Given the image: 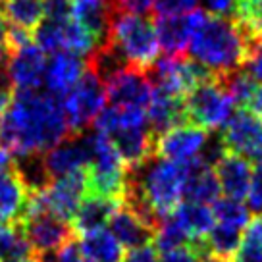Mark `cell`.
Instances as JSON below:
<instances>
[{
    "label": "cell",
    "instance_id": "obj_11",
    "mask_svg": "<svg viewBox=\"0 0 262 262\" xmlns=\"http://www.w3.org/2000/svg\"><path fill=\"white\" fill-rule=\"evenodd\" d=\"M208 137H210V131L191 123H180L156 137L155 155L168 160H176V162L191 160L203 152V148L208 143Z\"/></svg>",
    "mask_w": 262,
    "mask_h": 262
},
{
    "label": "cell",
    "instance_id": "obj_34",
    "mask_svg": "<svg viewBox=\"0 0 262 262\" xmlns=\"http://www.w3.org/2000/svg\"><path fill=\"white\" fill-rule=\"evenodd\" d=\"M158 260H160V254H158V249L155 247V243H147V245L129 249V253L123 256L122 262H158Z\"/></svg>",
    "mask_w": 262,
    "mask_h": 262
},
{
    "label": "cell",
    "instance_id": "obj_20",
    "mask_svg": "<svg viewBox=\"0 0 262 262\" xmlns=\"http://www.w3.org/2000/svg\"><path fill=\"white\" fill-rule=\"evenodd\" d=\"M118 205H120V201H112V199H104V196L97 195H85V199L81 201V205L77 206L74 218L70 222L75 235L104 228Z\"/></svg>",
    "mask_w": 262,
    "mask_h": 262
},
{
    "label": "cell",
    "instance_id": "obj_22",
    "mask_svg": "<svg viewBox=\"0 0 262 262\" xmlns=\"http://www.w3.org/2000/svg\"><path fill=\"white\" fill-rule=\"evenodd\" d=\"M173 218L180 222L181 228L187 231L191 243H199L206 237V233L212 229L214 226V214L212 208L203 203H191L185 201L178 205L173 210Z\"/></svg>",
    "mask_w": 262,
    "mask_h": 262
},
{
    "label": "cell",
    "instance_id": "obj_19",
    "mask_svg": "<svg viewBox=\"0 0 262 262\" xmlns=\"http://www.w3.org/2000/svg\"><path fill=\"white\" fill-rule=\"evenodd\" d=\"M220 181L216 178L214 168L205 162L201 156L189 160L187 178L183 183V199L191 203L210 205L216 199H220Z\"/></svg>",
    "mask_w": 262,
    "mask_h": 262
},
{
    "label": "cell",
    "instance_id": "obj_27",
    "mask_svg": "<svg viewBox=\"0 0 262 262\" xmlns=\"http://www.w3.org/2000/svg\"><path fill=\"white\" fill-rule=\"evenodd\" d=\"M212 214L214 220H218V224H226V226H233V228H245L251 222V210L249 206H245L241 201L235 199H216L212 203Z\"/></svg>",
    "mask_w": 262,
    "mask_h": 262
},
{
    "label": "cell",
    "instance_id": "obj_1",
    "mask_svg": "<svg viewBox=\"0 0 262 262\" xmlns=\"http://www.w3.org/2000/svg\"><path fill=\"white\" fill-rule=\"evenodd\" d=\"M72 135L62 100L41 89L14 91L0 112V147L14 158L42 155Z\"/></svg>",
    "mask_w": 262,
    "mask_h": 262
},
{
    "label": "cell",
    "instance_id": "obj_5",
    "mask_svg": "<svg viewBox=\"0 0 262 262\" xmlns=\"http://www.w3.org/2000/svg\"><path fill=\"white\" fill-rule=\"evenodd\" d=\"M185 123L199 125L206 131H216L224 127L229 116L235 110L233 98L222 83L220 75H212L201 81L189 91L185 98Z\"/></svg>",
    "mask_w": 262,
    "mask_h": 262
},
{
    "label": "cell",
    "instance_id": "obj_37",
    "mask_svg": "<svg viewBox=\"0 0 262 262\" xmlns=\"http://www.w3.org/2000/svg\"><path fill=\"white\" fill-rule=\"evenodd\" d=\"M206 10L214 16H233V10L237 6V0H205Z\"/></svg>",
    "mask_w": 262,
    "mask_h": 262
},
{
    "label": "cell",
    "instance_id": "obj_7",
    "mask_svg": "<svg viewBox=\"0 0 262 262\" xmlns=\"http://www.w3.org/2000/svg\"><path fill=\"white\" fill-rule=\"evenodd\" d=\"M17 226L37 256L54 254L62 245L75 239V231L70 222L60 220L45 210H27Z\"/></svg>",
    "mask_w": 262,
    "mask_h": 262
},
{
    "label": "cell",
    "instance_id": "obj_31",
    "mask_svg": "<svg viewBox=\"0 0 262 262\" xmlns=\"http://www.w3.org/2000/svg\"><path fill=\"white\" fill-rule=\"evenodd\" d=\"M249 210H253L256 216H262V162H256L251 176V185L247 191Z\"/></svg>",
    "mask_w": 262,
    "mask_h": 262
},
{
    "label": "cell",
    "instance_id": "obj_30",
    "mask_svg": "<svg viewBox=\"0 0 262 262\" xmlns=\"http://www.w3.org/2000/svg\"><path fill=\"white\" fill-rule=\"evenodd\" d=\"M196 4L199 0H155L150 10L155 12L156 17L180 16V14H187L191 10H195Z\"/></svg>",
    "mask_w": 262,
    "mask_h": 262
},
{
    "label": "cell",
    "instance_id": "obj_29",
    "mask_svg": "<svg viewBox=\"0 0 262 262\" xmlns=\"http://www.w3.org/2000/svg\"><path fill=\"white\" fill-rule=\"evenodd\" d=\"M205 254V245H203V241H199V243H191V245L162 253V258L158 262H203Z\"/></svg>",
    "mask_w": 262,
    "mask_h": 262
},
{
    "label": "cell",
    "instance_id": "obj_18",
    "mask_svg": "<svg viewBox=\"0 0 262 262\" xmlns=\"http://www.w3.org/2000/svg\"><path fill=\"white\" fill-rule=\"evenodd\" d=\"M183 98L185 97L172 95V93L160 89V87H152L150 100L147 104V120L156 137L164 131H168L170 127L185 123Z\"/></svg>",
    "mask_w": 262,
    "mask_h": 262
},
{
    "label": "cell",
    "instance_id": "obj_17",
    "mask_svg": "<svg viewBox=\"0 0 262 262\" xmlns=\"http://www.w3.org/2000/svg\"><path fill=\"white\" fill-rule=\"evenodd\" d=\"M216 178L220 181L222 193L229 199L243 201L247 196L249 185H251V176H253V166L243 156L226 150L224 155L216 160L212 166Z\"/></svg>",
    "mask_w": 262,
    "mask_h": 262
},
{
    "label": "cell",
    "instance_id": "obj_28",
    "mask_svg": "<svg viewBox=\"0 0 262 262\" xmlns=\"http://www.w3.org/2000/svg\"><path fill=\"white\" fill-rule=\"evenodd\" d=\"M27 254L35 253L21 235L19 226L0 224V256L2 258H12V256H27Z\"/></svg>",
    "mask_w": 262,
    "mask_h": 262
},
{
    "label": "cell",
    "instance_id": "obj_25",
    "mask_svg": "<svg viewBox=\"0 0 262 262\" xmlns=\"http://www.w3.org/2000/svg\"><path fill=\"white\" fill-rule=\"evenodd\" d=\"M233 262H262V216H254L245 226Z\"/></svg>",
    "mask_w": 262,
    "mask_h": 262
},
{
    "label": "cell",
    "instance_id": "obj_6",
    "mask_svg": "<svg viewBox=\"0 0 262 262\" xmlns=\"http://www.w3.org/2000/svg\"><path fill=\"white\" fill-rule=\"evenodd\" d=\"M106 104V87L102 77L85 62V72L72 91L62 98L66 120L72 133L87 131L98 112Z\"/></svg>",
    "mask_w": 262,
    "mask_h": 262
},
{
    "label": "cell",
    "instance_id": "obj_32",
    "mask_svg": "<svg viewBox=\"0 0 262 262\" xmlns=\"http://www.w3.org/2000/svg\"><path fill=\"white\" fill-rule=\"evenodd\" d=\"M243 70L253 77L256 83H262V39L256 45H253L247 52Z\"/></svg>",
    "mask_w": 262,
    "mask_h": 262
},
{
    "label": "cell",
    "instance_id": "obj_38",
    "mask_svg": "<svg viewBox=\"0 0 262 262\" xmlns=\"http://www.w3.org/2000/svg\"><path fill=\"white\" fill-rule=\"evenodd\" d=\"M243 108H249L253 114L262 118V83H256V87L253 89L251 97L247 100V104Z\"/></svg>",
    "mask_w": 262,
    "mask_h": 262
},
{
    "label": "cell",
    "instance_id": "obj_21",
    "mask_svg": "<svg viewBox=\"0 0 262 262\" xmlns=\"http://www.w3.org/2000/svg\"><path fill=\"white\" fill-rule=\"evenodd\" d=\"M79 251L85 262H122L123 247L110 233V229L98 228L81 233Z\"/></svg>",
    "mask_w": 262,
    "mask_h": 262
},
{
    "label": "cell",
    "instance_id": "obj_2",
    "mask_svg": "<svg viewBox=\"0 0 262 262\" xmlns=\"http://www.w3.org/2000/svg\"><path fill=\"white\" fill-rule=\"evenodd\" d=\"M189 56L216 75L241 70L247 58V45L231 17L205 12L195 25L187 45Z\"/></svg>",
    "mask_w": 262,
    "mask_h": 262
},
{
    "label": "cell",
    "instance_id": "obj_8",
    "mask_svg": "<svg viewBox=\"0 0 262 262\" xmlns=\"http://www.w3.org/2000/svg\"><path fill=\"white\" fill-rule=\"evenodd\" d=\"M220 139L226 150L247 158L249 162H262V118L249 108H237L224 123Z\"/></svg>",
    "mask_w": 262,
    "mask_h": 262
},
{
    "label": "cell",
    "instance_id": "obj_42",
    "mask_svg": "<svg viewBox=\"0 0 262 262\" xmlns=\"http://www.w3.org/2000/svg\"><path fill=\"white\" fill-rule=\"evenodd\" d=\"M6 31H8V24H6V19L0 14V45L6 42Z\"/></svg>",
    "mask_w": 262,
    "mask_h": 262
},
{
    "label": "cell",
    "instance_id": "obj_23",
    "mask_svg": "<svg viewBox=\"0 0 262 262\" xmlns=\"http://www.w3.org/2000/svg\"><path fill=\"white\" fill-rule=\"evenodd\" d=\"M0 14L8 25L33 33L45 16L42 0H0Z\"/></svg>",
    "mask_w": 262,
    "mask_h": 262
},
{
    "label": "cell",
    "instance_id": "obj_40",
    "mask_svg": "<svg viewBox=\"0 0 262 262\" xmlns=\"http://www.w3.org/2000/svg\"><path fill=\"white\" fill-rule=\"evenodd\" d=\"M4 262H39L37 254H27V256H12V258H4Z\"/></svg>",
    "mask_w": 262,
    "mask_h": 262
},
{
    "label": "cell",
    "instance_id": "obj_13",
    "mask_svg": "<svg viewBox=\"0 0 262 262\" xmlns=\"http://www.w3.org/2000/svg\"><path fill=\"white\" fill-rule=\"evenodd\" d=\"M205 16V10H191L180 16H162L156 17L155 33L158 39V47L164 50L166 56L185 54L195 25Z\"/></svg>",
    "mask_w": 262,
    "mask_h": 262
},
{
    "label": "cell",
    "instance_id": "obj_36",
    "mask_svg": "<svg viewBox=\"0 0 262 262\" xmlns=\"http://www.w3.org/2000/svg\"><path fill=\"white\" fill-rule=\"evenodd\" d=\"M155 0H112L116 12H127V14H145L150 10Z\"/></svg>",
    "mask_w": 262,
    "mask_h": 262
},
{
    "label": "cell",
    "instance_id": "obj_26",
    "mask_svg": "<svg viewBox=\"0 0 262 262\" xmlns=\"http://www.w3.org/2000/svg\"><path fill=\"white\" fill-rule=\"evenodd\" d=\"M152 243L158 249V253H168V251H173V249L191 245V239H189L187 231L181 228L180 222L173 218V214H170L158 224Z\"/></svg>",
    "mask_w": 262,
    "mask_h": 262
},
{
    "label": "cell",
    "instance_id": "obj_3",
    "mask_svg": "<svg viewBox=\"0 0 262 262\" xmlns=\"http://www.w3.org/2000/svg\"><path fill=\"white\" fill-rule=\"evenodd\" d=\"M93 127L110 139L127 168H135L155 155L156 135L143 108L104 106L95 118Z\"/></svg>",
    "mask_w": 262,
    "mask_h": 262
},
{
    "label": "cell",
    "instance_id": "obj_41",
    "mask_svg": "<svg viewBox=\"0 0 262 262\" xmlns=\"http://www.w3.org/2000/svg\"><path fill=\"white\" fill-rule=\"evenodd\" d=\"M8 49L4 47V45H0V72H4L6 70V62H8Z\"/></svg>",
    "mask_w": 262,
    "mask_h": 262
},
{
    "label": "cell",
    "instance_id": "obj_4",
    "mask_svg": "<svg viewBox=\"0 0 262 262\" xmlns=\"http://www.w3.org/2000/svg\"><path fill=\"white\" fill-rule=\"evenodd\" d=\"M106 41L127 66L148 70L160 56L155 24L143 14L114 12Z\"/></svg>",
    "mask_w": 262,
    "mask_h": 262
},
{
    "label": "cell",
    "instance_id": "obj_35",
    "mask_svg": "<svg viewBox=\"0 0 262 262\" xmlns=\"http://www.w3.org/2000/svg\"><path fill=\"white\" fill-rule=\"evenodd\" d=\"M52 262H85V260H83L77 241L72 239V241H68L66 245H62L56 253L52 254Z\"/></svg>",
    "mask_w": 262,
    "mask_h": 262
},
{
    "label": "cell",
    "instance_id": "obj_43",
    "mask_svg": "<svg viewBox=\"0 0 262 262\" xmlns=\"http://www.w3.org/2000/svg\"><path fill=\"white\" fill-rule=\"evenodd\" d=\"M203 262H231V258H226V256H216V254H205Z\"/></svg>",
    "mask_w": 262,
    "mask_h": 262
},
{
    "label": "cell",
    "instance_id": "obj_24",
    "mask_svg": "<svg viewBox=\"0 0 262 262\" xmlns=\"http://www.w3.org/2000/svg\"><path fill=\"white\" fill-rule=\"evenodd\" d=\"M241 241V229L226 224H214L212 229L206 233L203 239L206 254H216V256H226L231 258Z\"/></svg>",
    "mask_w": 262,
    "mask_h": 262
},
{
    "label": "cell",
    "instance_id": "obj_16",
    "mask_svg": "<svg viewBox=\"0 0 262 262\" xmlns=\"http://www.w3.org/2000/svg\"><path fill=\"white\" fill-rule=\"evenodd\" d=\"M29 199L31 191L21 180L16 166L0 172V224L17 226L27 212Z\"/></svg>",
    "mask_w": 262,
    "mask_h": 262
},
{
    "label": "cell",
    "instance_id": "obj_14",
    "mask_svg": "<svg viewBox=\"0 0 262 262\" xmlns=\"http://www.w3.org/2000/svg\"><path fill=\"white\" fill-rule=\"evenodd\" d=\"M83 72H85V58L70 50H60L50 54V60H47L42 85L50 95L62 100L79 81Z\"/></svg>",
    "mask_w": 262,
    "mask_h": 262
},
{
    "label": "cell",
    "instance_id": "obj_39",
    "mask_svg": "<svg viewBox=\"0 0 262 262\" xmlns=\"http://www.w3.org/2000/svg\"><path fill=\"white\" fill-rule=\"evenodd\" d=\"M12 166H14V156L10 155L4 147H0V172L8 170V168H12Z\"/></svg>",
    "mask_w": 262,
    "mask_h": 262
},
{
    "label": "cell",
    "instance_id": "obj_15",
    "mask_svg": "<svg viewBox=\"0 0 262 262\" xmlns=\"http://www.w3.org/2000/svg\"><path fill=\"white\" fill-rule=\"evenodd\" d=\"M108 224H110V233L125 249L147 245V243H152V239H155L156 229L143 216H139L131 206H127L122 201L116 206Z\"/></svg>",
    "mask_w": 262,
    "mask_h": 262
},
{
    "label": "cell",
    "instance_id": "obj_12",
    "mask_svg": "<svg viewBox=\"0 0 262 262\" xmlns=\"http://www.w3.org/2000/svg\"><path fill=\"white\" fill-rule=\"evenodd\" d=\"M47 58L35 42H29L21 49L12 50L6 62V74L14 91L41 89L45 79Z\"/></svg>",
    "mask_w": 262,
    "mask_h": 262
},
{
    "label": "cell",
    "instance_id": "obj_9",
    "mask_svg": "<svg viewBox=\"0 0 262 262\" xmlns=\"http://www.w3.org/2000/svg\"><path fill=\"white\" fill-rule=\"evenodd\" d=\"M106 87L108 106L116 108H143L147 104L152 93V83L148 79L147 70H139L133 66H123L104 81Z\"/></svg>",
    "mask_w": 262,
    "mask_h": 262
},
{
    "label": "cell",
    "instance_id": "obj_10",
    "mask_svg": "<svg viewBox=\"0 0 262 262\" xmlns=\"http://www.w3.org/2000/svg\"><path fill=\"white\" fill-rule=\"evenodd\" d=\"M91 162V139L89 131L72 133L64 141H60L56 147L42 152L45 170L50 180H56L77 170H85Z\"/></svg>",
    "mask_w": 262,
    "mask_h": 262
},
{
    "label": "cell",
    "instance_id": "obj_33",
    "mask_svg": "<svg viewBox=\"0 0 262 262\" xmlns=\"http://www.w3.org/2000/svg\"><path fill=\"white\" fill-rule=\"evenodd\" d=\"M42 8L49 19H68L74 16V0H42Z\"/></svg>",
    "mask_w": 262,
    "mask_h": 262
}]
</instances>
